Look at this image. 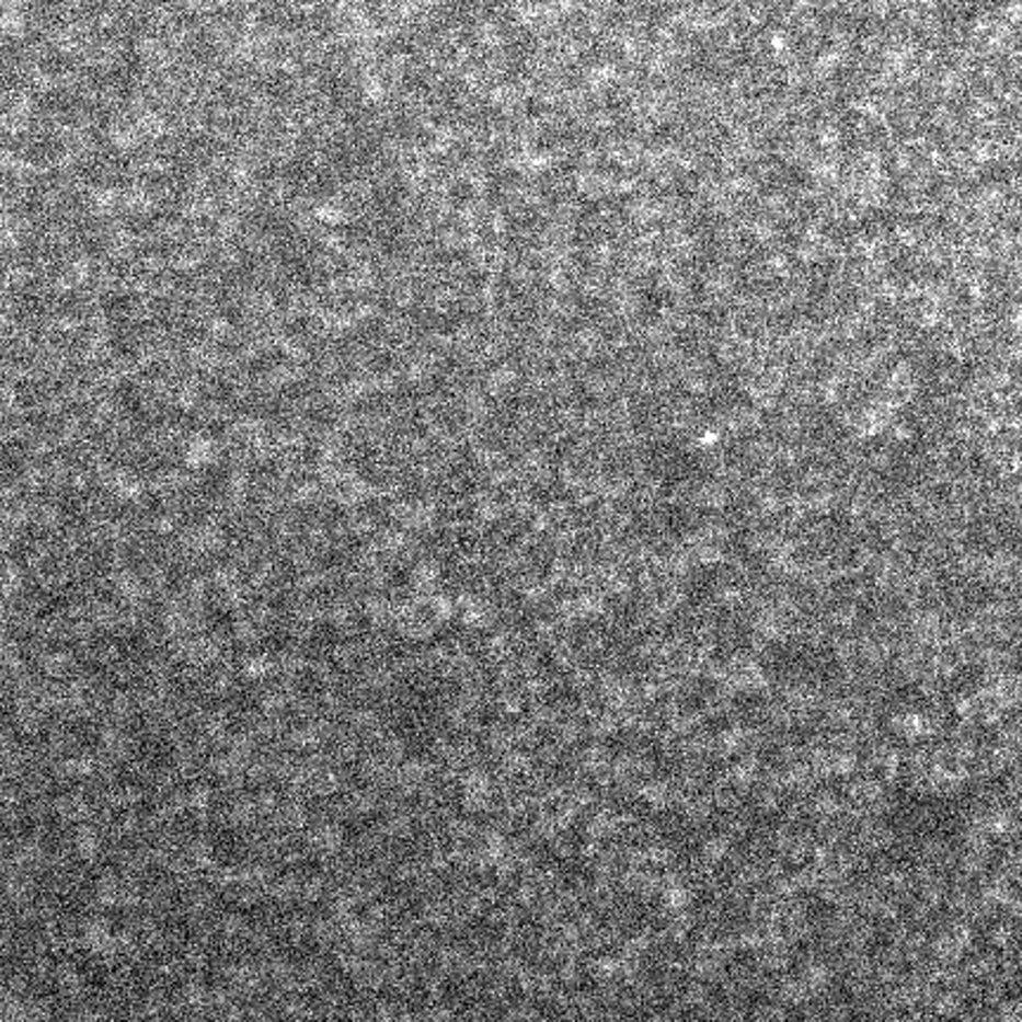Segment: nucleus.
Listing matches in <instances>:
<instances>
[{
	"label": "nucleus",
	"instance_id": "nucleus-1",
	"mask_svg": "<svg viewBox=\"0 0 1022 1022\" xmlns=\"http://www.w3.org/2000/svg\"><path fill=\"white\" fill-rule=\"evenodd\" d=\"M446 720L443 701L432 687H407L383 708V724L407 758L422 760L436 750L440 724Z\"/></svg>",
	"mask_w": 1022,
	"mask_h": 1022
},
{
	"label": "nucleus",
	"instance_id": "nucleus-2",
	"mask_svg": "<svg viewBox=\"0 0 1022 1022\" xmlns=\"http://www.w3.org/2000/svg\"><path fill=\"white\" fill-rule=\"evenodd\" d=\"M206 848H209V854L216 864L237 869L246 862L249 842L240 828L230 824H216L206 831Z\"/></svg>",
	"mask_w": 1022,
	"mask_h": 1022
},
{
	"label": "nucleus",
	"instance_id": "nucleus-3",
	"mask_svg": "<svg viewBox=\"0 0 1022 1022\" xmlns=\"http://www.w3.org/2000/svg\"><path fill=\"white\" fill-rule=\"evenodd\" d=\"M130 746H133V753H136V760L142 762L147 769H157L159 772V769H169L173 762L171 738L157 727L140 724V727L130 736Z\"/></svg>",
	"mask_w": 1022,
	"mask_h": 1022
}]
</instances>
